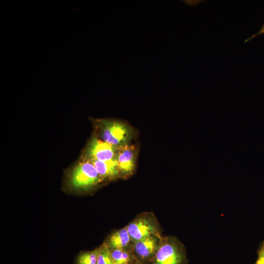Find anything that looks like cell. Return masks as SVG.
<instances>
[{
    "label": "cell",
    "instance_id": "obj_1",
    "mask_svg": "<svg viewBox=\"0 0 264 264\" xmlns=\"http://www.w3.org/2000/svg\"><path fill=\"white\" fill-rule=\"evenodd\" d=\"M151 264H188L186 249L177 238L171 236L162 237Z\"/></svg>",
    "mask_w": 264,
    "mask_h": 264
},
{
    "label": "cell",
    "instance_id": "obj_2",
    "mask_svg": "<svg viewBox=\"0 0 264 264\" xmlns=\"http://www.w3.org/2000/svg\"><path fill=\"white\" fill-rule=\"evenodd\" d=\"M127 227L133 242L153 235H161L159 224L152 212L138 215Z\"/></svg>",
    "mask_w": 264,
    "mask_h": 264
},
{
    "label": "cell",
    "instance_id": "obj_3",
    "mask_svg": "<svg viewBox=\"0 0 264 264\" xmlns=\"http://www.w3.org/2000/svg\"><path fill=\"white\" fill-rule=\"evenodd\" d=\"M102 178L94 165L89 160L79 163L73 169L70 182L77 189H87L98 183Z\"/></svg>",
    "mask_w": 264,
    "mask_h": 264
},
{
    "label": "cell",
    "instance_id": "obj_4",
    "mask_svg": "<svg viewBox=\"0 0 264 264\" xmlns=\"http://www.w3.org/2000/svg\"><path fill=\"white\" fill-rule=\"evenodd\" d=\"M102 128L103 140L115 147L127 145L131 139V129L123 123L108 121L104 122Z\"/></svg>",
    "mask_w": 264,
    "mask_h": 264
},
{
    "label": "cell",
    "instance_id": "obj_5",
    "mask_svg": "<svg viewBox=\"0 0 264 264\" xmlns=\"http://www.w3.org/2000/svg\"><path fill=\"white\" fill-rule=\"evenodd\" d=\"M162 236L153 235L133 242L132 252L140 264H151L159 246Z\"/></svg>",
    "mask_w": 264,
    "mask_h": 264
},
{
    "label": "cell",
    "instance_id": "obj_6",
    "mask_svg": "<svg viewBox=\"0 0 264 264\" xmlns=\"http://www.w3.org/2000/svg\"><path fill=\"white\" fill-rule=\"evenodd\" d=\"M135 151L132 146L126 145L117 147L115 159L119 171L120 176H131L135 168Z\"/></svg>",
    "mask_w": 264,
    "mask_h": 264
},
{
    "label": "cell",
    "instance_id": "obj_7",
    "mask_svg": "<svg viewBox=\"0 0 264 264\" xmlns=\"http://www.w3.org/2000/svg\"><path fill=\"white\" fill-rule=\"evenodd\" d=\"M117 149L104 140L94 138L88 146L87 154L89 160L106 161L115 158Z\"/></svg>",
    "mask_w": 264,
    "mask_h": 264
},
{
    "label": "cell",
    "instance_id": "obj_8",
    "mask_svg": "<svg viewBox=\"0 0 264 264\" xmlns=\"http://www.w3.org/2000/svg\"><path fill=\"white\" fill-rule=\"evenodd\" d=\"M133 242L126 226L111 234L105 243L110 249L132 251Z\"/></svg>",
    "mask_w": 264,
    "mask_h": 264
},
{
    "label": "cell",
    "instance_id": "obj_9",
    "mask_svg": "<svg viewBox=\"0 0 264 264\" xmlns=\"http://www.w3.org/2000/svg\"><path fill=\"white\" fill-rule=\"evenodd\" d=\"M95 166L101 178L113 179L120 177L116 160L113 158L106 161L89 160Z\"/></svg>",
    "mask_w": 264,
    "mask_h": 264
},
{
    "label": "cell",
    "instance_id": "obj_10",
    "mask_svg": "<svg viewBox=\"0 0 264 264\" xmlns=\"http://www.w3.org/2000/svg\"><path fill=\"white\" fill-rule=\"evenodd\" d=\"M110 250L113 264H134L137 262L132 251L118 249Z\"/></svg>",
    "mask_w": 264,
    "mask_h": 264
},
{
    "label": "cell",
    "instance_id": "obj_11",
    "mask_svg": "<svg viewBox=\"0 0 264 264\" xmlns=\"http://www.w3.org/2000/svg\"><path fill=\"white\" fill-rule=\"evenodd\" d=\"M97 264H113L110 254V250L104 243L96 249Z\"/></svg>",
    "mask_w": 264,
    "mask_h": 264
},
{
    "label": "cell",
    "instance_id": "obj_12",
    "mask_svg": "<svg viewBox=\"0 0 264 264\" xmlns=\"http://www.w3.org/2000/svg\"><path fill=\"white\" fill-rule=\"evenodd\" d=\"M76 264H97L96 249L80 253L77 258Z\"/></svg>",
    "mask_w": 264,
    "mask_h": 264
},
{
    "label": "cell",
    "instance_id": "obj_13",
    "mask_svg": "<svg viewBox=\"0 0 264 264\" xmlns=\"http://www.w3.org/2000/svg\"><path fill=\"white\" fill-rule=\"evenodd\" d=\"M254 264H264V241L258 248L257 259Z\"/></svg>",
    "mask_w": 264,
    "mask_h": 264
},
{
    "label": "cell",
    "instance_id": "obj_14",
    "mask_svg": "<svg viewBox=\"0 0 264 264\" xmlns=\"http://www.w3.org/2000/svg\"><path fill=\"white\" fill-rule=\"evenodd\" d=\"M263 34H264V23L263 24L262 26L259 30V31H258L256 33L253 34L251 37L245 40L244 43H247L250 41L251 40L253 39V38L256 37L257 36L260 35H262Z\"/></svg>",
    "mask_w": 264,
    "mask_h": 264
},
{
    "label": "cell",
    "instance_id": "obj_15",
    "mask_svg": "<svg viewBox=\"0 0 264 264\" xmlns=\"http://www.w3.org/2000/svg\"><path fill=\"white\" fill-rule=\"evenodd\" d=\"M134 264H140V263H138L137 262H136Z\"/></svg>",
    "mask_w": 264,
    "mask_h": 264
}]
</instances>
